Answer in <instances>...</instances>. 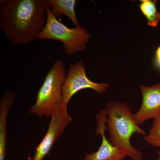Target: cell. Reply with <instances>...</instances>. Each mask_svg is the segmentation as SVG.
<instances>
[{
	"label": "cell",
	"instance_id": "obj_1",
	"mask_svg": "<svg viewBox=\"0 0 160 160\" xmlns=\"http://www.w3.org/2000/svg\"><path fill=\"white\" fill-rule=\"evenodd\" d=\"M0 6V29L7 40L24 46L38 39L47 20V0H2Z\"/></svg>",
	"mask_w": 160,
	"mask_h": 160
},
{
	"label": "cell",
	"instance_id": "obj_2",
	"mask_svg": "<svg viewBox=\"0 0 160 160\" xmlns=\"http://www.w3.org/2000/svg\"><path fill=\"white\" fill-rule=\"evenodd\" d=\"M106 125L112 144L133 160H142L143 154L131 143L135 133L145 135L146 132L137 123L133 113L124 103L110 101L106 105Z\"/></svg>",
	"mask_w": 160,
	"mask_h": 160
},
{
	"label": "cell",
	"instance_id": "obj_3",
	"mask_svg": "<svg viewBox=\"0 0 160 160\" xmlns=\"http://www.w3.org/2000/svg\"><path fill=\"white\" fill-rule=\"evenodd\" d=\"M66 75L63 61L55 62L38 92L35 102L29 109L30 114L50 117L55 107L62 102V86Z\"/></svg>",
	"mask_w": 160,
	"mask_h": 160
},
{
	"label": "cell",
	"instance_id": "obj_4",
	"mask_svg": "<svg viewBox=\"0 0 160 160\" xmlns=\"http://www.w3.org/2000/svg\"><path fill=\"white\" fill-rule=\"evenodd\" d=\"M46 25L39 36L41 40H54L63 43L64 51L68 56L86 50L91 34L81 26L70 28L55 17L50 7L46 10Z\"/></svg>",
	"mask_w": 160,
	"mask_h": 160
},
{
	"label": "cell",
	"instance_id": "obj_5",
	"mask_svg": "<svg viewBox=\"0 0 160 160\" xmlns=\"http://www.w3.org/2000/svg\"><path fill=\"white\" fill-rule=\"evenodd\" d=\"M109 87L108 83L92 82L86 76L85 66L82 62L70 64L62 86V106L67 107L72 98L79 91L92 89L99 93H104Z\"/></svg>",
	"mask_w": 160,
	"mask_h": 160
},
{
	"label": "cell",
	"instance_id": "obj_6",
	"mask_svg": "<svg viewBox=\"0 0 160 160\" xmlns=\"http://www.w3.org/2000/svg\"><path fill=\"white\" fill-rule=\"evenodd\" d=\"M48 129L45 136L36 147L33 158L44 160L54 146L57 140L72 121L67 107L58 105L50 116Z\"/></svg>",
	"mask_w": 160,
	"mask_h": 160
},
{
	"label": "cell",
	"instance_id": "obj_7",
	"mask_svg": "<svg viewBox=\"0 0 160 160\" xmlns=\"http://www.w3.org/2000/svg\"><path fill=\"white\" fill-rule=\"evenodd\" d=\"M97 129L96 135L102 137V143L97 151L87 153L82 160H123L127 156L121 149L112 145L106 137L105 132L107 110L104 109L96 115Z\"/></svg>",
	"mask_w": 160,
	"mask_h": 160
},
{
	"label": "cell",
	"instance_id": "obj_8",
	"mask_svg": "<svg viewBox=\"0 0 160 160\" xmlns=\"http://www.w3.org/2000/svg\"><path fill=\"white\" fill-rule=\"evenodd\" d=\"M140 89L142 102L138 111L133 113L134 119L139 126L160 113V82L149 87L142 85Z\"/></svg>",
	"mask_w": 160,
	"mask_h": 160
},
{
	"label": "cell",
	"instance_id": "obj_9",
	"mask_svg": "<svg viewBox=\"0 0 160 160\" xmlns=\"http://www.w3.org/2000/svg\"><path fill=\"white\" fill-rule=\"evenodd\" d=\"M15 94L8 90L3 93L0 101V160H6L7 144V118Z\"/></svg>",
	"mask_w": 160,
	"mask_h": 160
},
{
	"label": "cell",
	"instance_id": "obj_10",
	"mask_svg": "<svg viewBox=\"0 0 160 160\" xmlns=\"http://www.w3.org/2000/svg\"><path fill=\"white\" fill-rule=\"evenodd\" d=\"M52 14L56 18L62 16L63 15L71 20L76 27L81 26L77 18L75 13V0H47Z\"/></svg>",
	"mask_w": 160,
	"mask_h": 160
},
{
	"label": "cell",
	"instance_id": "obj_11",
	"mask_svg": "<svg viewBox=\"0 0 160 160\" xmlns=\"http://www.w3.org/2000/svg\"><path fill=\"white\" fill-rule=\"evenodd\" d=\"M139 8L142 14L146 18L148 26L155 28L160 22V12L157 7L156 0H142L141 1Z\"/></svg>",
	"mask_w": 160,
	"mask_h": 160
},
{
	"label": "cell",
	"instance_id": "obj_12",
	"mask_svg": "<svg viewBox=\"0 0 160 160\" xmlns=\"http://www.w3.org/2000/svg\"><path fill=\"white\" fill-rule=\"evenodd\" d=\"M144 140L150 146L160 147V113L153 118L152 127Z\"/></svg>",
	"mask_w": 160,
	"mask_h": 160
},
{
	"label": "cell",
	"instance_id": "obj_13",
	"mask_svg": "<svg viewBox=\"0 0 160 160\" xmlns=\"http://www.w3.org/2000/svg\"><path fill=\"white\" fill-rule=\"evenodd\" d=\"M155 62L156 65L160 69V46L157 49L155 56Z\"/></svg>",
	"mask_w": 160,
	"mask_h": 160
},
{
	"label": "cell",
	"instance_id": "obj_14",
	"mask_svg": "<svg viewBox=\"0 0 160 160\" xmlns=\"http://www.w3.org/2000/svg\"><path fill=\"white\" fill-rule=\"evenodd\" d=\"M158 158L157 160H160V151H158Z\"/></svg>",
	"mask_w": 160,
	"mask_h": 160
},
{
	"label": "cell",
	"instance_id": "obj_15",
	"mask_svg": "<svg viewBox=\"0 0 160 160\" xmlns=\"http://www.w3.org/2000/svg\"><path fill=\"white\" fill-rule=\"evenodd\" d=\"M26 160H35L34 159V158H32L31 157H28L27 158V159Z\"/></svg>",
	"mask_w": 160,
	"mask_h": 160
}]
</instances>
